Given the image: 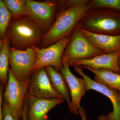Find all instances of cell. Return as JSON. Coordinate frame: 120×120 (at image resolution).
I'll return each instance as SVG.
<instances>
[{
    "mask_svg": "<svg viewBox=\"0 0 120 120\" xmlns=\"http://www.w3.org/2000/svg\"><path fill=\"white\" fill-rule=\"evenodd\" d=\"M88 3L76 5L61 10L38 47H49L72 34L77 23L90 9Z\"/></svg>",
    "mask_w": 120,
    "mask_h": 120,
    "instance_id": "7a4b0ae2",
    "label": "cell"
},
{
    "mask_svg": "<svg viewBox=\"0 0 120 120\" xmlns=\"http://www.w3.org/2000/svg\"><path fill=\"white\" fill-rule=\"evenodd\" d=\"M26 95L46 99L63 98L53 87L45 67L32 73Z\"/></svg>",
    "mask_w": 120,
    "mask_h": 120,
    "instance_id": "9c48e42d",
    "label": "cell"
},
{
    "mask_svg": "<svg viewBox=\"0 0 120 120\" xmlns=\"http://www.w3.org/2000/svg\"><path fill=\"white\" fill-rule=\"evenodd\" d=\"M75 71L82 76L86 82L87 89L93 90L102 94L111 101L112 111L107 115L109 120H120V92L116 90L98 83L86 75L82 68L73 66Z\"/></svg>",
    "mask_w": 120,
    "mask_h": 120,
    "instance_id": "30bf717a",
    "label": "cell"
},
{
    "mask_svg": "<svg viewBox=\"0 0 120 120\" xmlns=\"http://www.w3.org/2000/svg\"><path fill=\"white\" fill-rule=\"evenodd\" d=\"M103 53H105L85 37L76 26L63 53L62 62H66L70 66L75 61L92 58Z\"/></svg>",
    "mask_w": 120,
    "mask_h": 120,
    "instance_id": "277c9868",
    "label": "cell"
},
{
    "mask_svg": "<svg viewBox=\"0 0 120 120\" xmlns=\"http://www.w3.org/2000/svg\"><path fill=\"white\" fill-rule=\"evenodd\" d=\"M3 120H20L8 105L4 102L2 107Z\"/></svg>",
    "mask_w": 120,
    "mask_h": 120,
    "instance_id": "44dd1931",
    "label": "cell"
},
{
    "mask_svg": "<svg viewBox=\"0 0 120 120\" xmlns=\"http://www.w3.org/2000/svg\"><path fill=\"white\" fill-rule=\"evenodd\" d=\"M94 75V80L120 92V74L105 69L94 70L86 68Z\"/></svg>",
    "mask_w": 120,
    "mask_h": 120,
    "instance_id": "2e32d148",
    "label": "cell"
},
{
    "mask_svg": "<svg viewBox=\"0 0 120 120\" xmlns=\"http://www.w3.org/2000/svg\"><path fill=\"white\" fill-rule=\"evenodd\" d=\"M10 47L8 39L6 37L0 52V83L5 87L8 79Z\"/></svg>",
    "mask_w": 120,
    "mask_h": 120,
    "instance_id": "e0dca14e",
    "label": "cell"
},
{
    "mask_svg": "<svg viewBox=\"0 0 120 120\" xmlns=\"http://www.w3.org/2000/svg\"><path fill=\"white\" fill-rule=\"evenodd\" d=\"M88 0H64V5L62 8V10L66 9L69 8L76 5L87 3L89 2Z\"/></svg>",
    "mask_w": 120,
    "mask_h": 120,
    "instance_id": "7402d4cb",
    "label": "cell"
},
{
    "mask_svg": "<svg viewBox=\"0 0 120 120\" xmlns=\"http://www.w3.org/2000/svg\"><path fill=\"white\" fill-rule=\"evenodd\" d=\"M77 27L85 37L104 53H112L120 51V35L97 34Z\"/></svg>",
    "mask_w": 120,
    "mask_h": 120,
    "instance_id": "5bb4252c",
    "label": "cell"
},
{
    "mask_svg": "<svg viewBox=\"0 0 120 120\" xmlns=\"http://www.w3.org/2000/svg\"><path fill=\"white\" fill-rule=\"evenodd\" d=\"M90 8L109 9L120 12V0H92L88 3Z\"/></svg>",
    "mask_w": 120,
    "mask_h": 120,
    "instance_id": "ffe728a7",
    "label": "cell"
},
{
    "mask_svg": "<svg viewBox=\"0 0 120 120\" xmlns=\"http://www.w3.org/2000/svg\"><path fill=\"white\" fill-rule=\"evenodd\" d=\"M27 105H24L22 107V120H27Z\"/></svg>",
    "mask_w": 120,
    "mask_h": 120,
    "instance_id": "cb8c5ba5",
    "label": "cell"
},
{
    "mask_svg": "<svg viewBox=\"0 0 120 120\" xmlns=\"http://www.w3.org/2000/svg\"><path fill=\"white\" fill-rule=\"evenodd\" d=\"M26 5L30 17L46 33L55 20L56 11L59 7L58 1H38L26 0Z\"/></svg>",
    "mask_w": 120,
    "mask_h": 120,
    "instance_id": "52a82bcc",
    "label": "cell"
},
{
    "mask_svg": "<svg viewBox=\"0 0 120 120\" xmlns=\"http://www.w3.org/2000/svg\"><path fill=\"white\" fill-rule=\"evenodd\" d=\"M7 9L11 14L12 17L20 15L30 16L26 5V0H3Z\"/></svg>",
    "mask_w": 120,
    "mask_h": 120,
    "instance_id": "ac0fdd59",
    "label": "cell"
},
{
    "mask_svg": "<svg viewBox=\"0 0 120 120\" xmlns=\"http://www.w3.org/2000/svg\"><path fill=\"white\" fill-rule=\"evenodd\" d=\"M72 34L46 48L32 46L31 48L35 50L36 53V60L32 68V73L47 66H51L60 71L63 66V53L71 40Z\"/></svg>",
    "mask_w": 120,
    "mask_h": 120,
    "instance_id": "5b68a950",
    "label": "cell"
},
{
    "mask_svg": "<svg viewBox=\"0 0 120 120\" xmlns=\"http://www.w3.org/2000/svg\"><path fill=\"white\" fill-rule=\"evenodd\" d=\"M45 34L31 17L20 15L12 18L6 37L11 47L24 50L33 46H39Z\"/></svg>",
    "mask_w": 120,
    "mask_h": 120,
    "instance_id": "6da1fadb",
    "label": "cell"
},
{
    "mask_svg": "<svg viewBox=\"0 0 120 120\" xmlns=\"http://www.w3.org/2000/svg\"><path fill=\"white\" fill-rule=\"evenodd\" d=\"M61 70V75L67 82L71 95V107L69 109L71 113L79 114L81 99L87 91L86 85L83 78H78L71 72L70 66L66 62H63Z\"/></svg>",
    "mask_w": 120,
    "mask_h": 120,
    "instance_id": "8fae6325",
    "label": "cell"
},
{
    "mask_svg": "<svg viewBox=\"0 0 120 120\" xmlns=\"http://www.w3.org/2000/svg\"><path fill=\"white\" fill-rule=\"evenodd\" d=\"M36 59V52L31 47L20 50L10 46L9 68L14 76L19 82L30 81Z\"/></svg>",
    "mask_w": 120,
    "mask_h": 120,
    "instance_id": "8992f818",
    "label": "cell"
},
{
    "mask_svg": "<svg viewBox=\"0 0 120 120\" xmlns=\"http://www.w3.org/2000/svg\"><path fill=\"white\" fill-rule=\"evenodd\" d=\"M98 120H109L107 118V116L102 115L98 118Z\"/></svg>",
    "mask_w": 120,
    "mask_h": 120,
    "instance_id": "484cf974",
    "label": "cell"
},
{
    "mask_svg": "<svg viewBox=\"0 0 120 120\" xmlns=\"http://www.w3.org/2000/svg\"><path fill=\"white\" fill-rule=\"evenodd\" d=\"M120 56V51L112 53H103L92 58L75 61L71 64V66H77L82 68H88L94 70L105 69L120 74L118 66Z\"/></svg>",
    "mask_w": 120,
    "mask_h": 120,
    "instance_id": "4fadbf2b",
    "label": "cell"
},
{
    "mask_svg": "<svg viewBox=\"0 0 120 120\" xmlns=\"http://www.w3.org/2000/svg\"><path fill=\"white\" fill-rule=\"evenodd\" d=\"M118 66L119 67V69H120V56L119 57V59L118 60Z\"/></svg>",
    "mask_w": 120,
    "mask_h": 120,
    "instance_id": "83f0119b",
    "label": "cell"
},
{
    "mask_svg": "<svg viewBox=\"0 0 120 120\" xmlns=\"http://www.w3.org/2000/svg\"><path fill=\"white\" fill-rule=\"evenodd\" d=\"M4 41H0V52L2 49L3 45H4Z\"/></svg>",
    "mask_w": 120,
    "mask_h": 120,
    "instance_id": "4316f807",
    "label": "cell"
},
{
    "mask_svg": "<svg viewBox=\"0 0 120 120\" xmlns=\"http://www.w3.org/2000/svg\"><path fill=\"white\" fill-rule=\"evenodd\" d=\"M45 68L53 87L66 101L69 109H70L71 107V94L64 76L60 72L53 67L47 66Z\"/></svg>",
    "mask_w": 120,
    "mask_h": 120,
    "instance_id": "9a60e30c",
    "label": "cell"
},
{
    "mask_svg": "<svg viewBox=\"0 0 120 120\" xmlns=\"http://www.w3.org/2000/svg\"><path fill=\"white\" fill-rule=\"evenodd\" d=\"M79 114L81 116L82 120H87L86 114L83 107H81L79 110Z\"/></svg>",
    "mask_w": 120,
    "mask_h": 120,
    "instance_id": "d4e9b609",
    "label": "cell"
},
{
    "mask_svg": "<svg viewBox=\"0 0 120 120\" xmlns=\"http://www.w3.org/2000/svg\"><path fill=\"white\" fill-rule=\"evenodd\" d=\"M77 26L97 34L120 35V12L109 9L90 8Z\"/></svg>",
    "mask_w": 120,
    "mask_h": 120,
    "instance_id": "3957f363",
    "label": "cell"
},
{
    "mask_svg": "<svg viewBox=\"0 0 120 120\" xmlns=\"http://www.w3.org/2000/svg\"><path fill=\"white\" fill-rule=\"evenodd\" d=\"M12 16L2 0H0V41L6 38L7 30Z\"/></svg>",
    "mask_w": 120,
    "mask_h": 120,
    "instance_id": "d6986e66",
    "label": "cell"
},
{
    "mask_svg": "<svg viewBox=\"0 0 120 120\" xmlns=\"http://www.w3.org/2000/svg\"><path fill=\"white\" fill-rule=\"evenodd\" d=\"M2 84L0 83V120H3L2 114Z\"/></svg>",
    "mask_w": 120,
    "mask_h": 120,
    "instance_id": "603a6c76",
    "label": "cell"
},
{
    "mask_svg": "<svg viewBox=\"0 0 120 120\" xmlns=\"http://www.w3.org/2000/svg\"><path fill=\"white\" fill-rule=\"evenodd\" d=\"M27 120H49L47 114L57 105L64 102V98L46 99L26 95Z\"/></svg>",
    "mask_w": 120,
    "mask_h": 120,
    "instance_id": "7c38bea8",
    "label": "cell"
},
{
    "mask_svg": "<svg viewBox=\"0 0 120 120\" xmlns=\"http://www.w3.org/2000/svg\"><path fill=\"white\" fill-rule=\"evenodd\" d=\"M30 82H19L14 76L9 68L8 81L4 93V101L20 119L22 118L23 103L27 93Z\"/></svg>",
    "mask_w": 120,
    "mask_h": 120,
    "instance_id": "ba28073f",
    "label": "cell"
}]
</instances>
